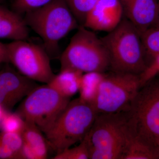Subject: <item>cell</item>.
I'll return each instance as SVG.
<instances>
[{
    "mask_svg": "<svg viewBox=\"0 0 159 159\" xmlns=\"http://www.w3.org/2000/svg\"><path fill=\"white\" fill-rule=\"evenodd\" d=\"M29 36L28 26L21 15L0 4V39L22 40Z\"/></svg>",
    "mask_w": 159,
    "mask_h": 159,
    "instance_id": "13",
    "label": "cell"
},
{
    "mask_svg": "<svg viewBox=\"0 0 159 159\" xmlns=\"http://www.w3.org/2000/svg\"><path fill=\"white\" fill-rule=\"evenodd\" d=\"M1 64H0V71H1Z\"/></svg>",
    "mask_w": 159,
    "mask_h": 159,
    "instance_id": "31",
    "label": "cell"
},
{
    "mask_svg": "<svg viewBox=\"0 0 159 159\" xmlns=\"http://www.w3.org/2000/svg\"><path fill=\"white\" fill-rule=\"evenodd\" d=\"M52 0H14L12 9L21 15L31 10L44 6Z\"/></svg>",
    "mask_w": 159,
    "mask_h": 159,
    "instance_id": "23",
    "label": "cell"
},
{
    "mask_svg": "<svg viewBox=\"0 0 159 159\" xmlns=\"http://www.w3.org/2000/svg\"><path fill=\"white\" fill-rule=\"evenodd\" d=\"M133 133L125 111L99 114L84 139L90 159H122Z\"/></svg>",
    "mask_w": 159,
    "mask_h": 159,
    "instance_id": "1",
    "label": "cell"
},
{
    "mask_svg": "<svg viewBox=\"0 0 159 159\" xmlns=\"http://www.w3.org/2000/svg\"><path fill=\"white\" fill-rule=\"evenodd\" d=\"M158 152H159V148H158Z\"/></svg>",
    "mask_w": 159,
    "mask_h": 159,
    "instance_id": "32",
    "label": "cell"
},
{
    "mask_svg": "<svg viewBox=\"0 0 159 159\" xmlns=\"http://www.w3.org/2000/svg\"><path fill=\"white\" fill-rule=\"evenodd\" d=\"M125 112L134 135L158 152L159 77L142 86Z\"/></svg>",
    "mask_w": 159,
    "mask_h": 159,
    "instance_id": "4",
    "label": "cell"
},
{
    "mask_svg": "<svg viewBox=\"0 0 159 159\" xmlns=\"http://www.w3.org/2000/svg\"><path fill=\"white\" fill-rule=\"evenodd\" d=\"M105 73L89 72L83 74L80 85V97L81 100L93 106L101 80Z\"/></svg>",
    "mask_w": 159,
    "mask_h": 159,
    "instance_id": "16",
    "label": "cell"
},
{
    "mask_svg": "<svg viewBox=\"0 0 159 159\" xmlns=\"http://www.w3.org/2000/svg\"><path fill=\"white\" fill-rule=\"evenodd\" d=\"M83 74L72 69L61 70L47 84L62 97L70 99L79 92Z\"/></svg>",
    "mask_w": 159,
    "mask_h": 159,
    "instance_id": "14",
    "label": "cell"
},
{
    "mask_svg": "<svg viewBox=\"0 0 159 159\" xmlns=\"http://www.w3.org/2000/svg\"><path fill=\"white\" fill-rule=\"evenodd\" d=\"M0 159H16V155L0 141Z\"/></svg>",
    "mask_w": 159,
    "mask_h": 159,
    "instance_id": "26",
    "label": "cell"
},
{
    "mask_svg": "<svg viewBox=\"0 0 159 159\" xmlns=\"http://www.w3.org/2000/svg\"><path fill=\"white\" fill-rule=\"evenodd\" d=\"M159 75V54L154 57L145 70L139 75L141 88Z\"/></svg>",
    "mask_w": 159,
    "mask_h": 159,
    "instance_id": "24",
    "label": "cell"
},
{
    "mask_svg": "<svg viewBox=\"0 0 159 159\" xmlns=\"http://www.w3.org/2000/svg\"><path fill=\"white\" fill-rule=\"evenodd\" d=\"M9 63L6 44L0 42V64Z\"/></svg>",
    "mask_w": 159,
    "mask_h": 159,
    "instance_id": "27",
    "label": "cell"
},
{
    "mask_svg": "<svg viewBox=\"0 0 159 159\" xmlns=\"http://www.w3.org/2000/svg\"><path fill=\"white\" fill-rule=\"evenodd\" d=\"M0 141L16 155V159L23 143L24 139L21 134L10 132L1 131Z\"/></svg>",
    "mask_w": 159,
    "mask_h": 159,
    "instance_id": "22",
    "label": "cell"
},
{
    "mask_svg": "<svg viewBox=\"0 0 159 159\" xmlns=\"http://www.w3.org/2000/svg\"><path fill=\"white\" fill-rule=\"evenodd\" d=\"M98 114L93 107L80 98L70 101L45 134L48 146L57 153L82 141Z\"/></svg>",
    "mask_w": 159,
    "mask_h": 159,
    "instance_id": "5",
    "label": "cell"
},
{
    "mask_svg": "<svg viewBox=\"0 0 159 159\" xmlns=\"http://www.w3.org/2000/svg\"><path fill=\"white\" fill-rule=\"evenodd\" d=\"M61 70L72 69L81 73H105L109 69L108 52L92 30L80 26L60 57Z\"/></svg>",
    "mask_w": 159,
    "mask_h": 159,
    "instance_id": "6",
    "label": "cell"
},
{
    "mask_svg": "<svg viewBox=\"0 0 159 159\" xmlns=\"http://www.w3.org/2000/svg\"><path fill=\"white\" fill-rule=\"evenodd\" d=\"M8 111L5 109L2 106L0 105V122L2 121V119L5 116V115L6 114V113L8 112Z\"/></svg>",
    "mask_w": 159,
    "mask_h": 159,
    "instance_id": "28",
    "label": "cell"
},
{
    "mask_svg": "<svg viewBox=\"0 0 159 159\" xmlns=\"http://www.w3.org/2000/svg\"><path fill=\"white\" fill-rule=\"evenodd\" d=\"M70 102V99L47 84L37 86L26 96L16 112L46 134Z\"/></svg>",
    "mask_w": 159,
    "mask_h": 159,
    "instance_id": "7",
    "label": "cell"
},
{
    "mask_svg": "<svg viewBox=\"0 0 159 159\" xmlns=\"http://www.w3.org/2000/svg\"><path fill=\"white\" fill-rule=\"evenodd\" d=\"M123 16L140 34L153 27L156 21L158 0H119Z\"/></svg>",
    "mask_w": 159,
    "mask_h": 159,
    "instance_id": "12",
    "label": "cell"
},
{
    "mask_svg": "<svg viewBox=\"0 0 159 159\" xmlns=\"http://www.w3.org/2000/svg\"><path fill=\"white\" fill-rule=\"evenodd\" d=\"M42 131L36 125L25 121V125L21 134L24 141L33 148L38 159H47L48 145Z\"/></svg>",
    "mask_w": 159,
    "mask_h": 159,
    "instance_id": "15",
    "label": "cell"
},
{
    "mask_svg": "<svg viewBox=\"0 0 159 159\" xmlns=\"http://www.w3.org/2000/svg\"><path fill=\"white\" fill-rule=\"evenodd\" d=\"M154 27H159V0H158V9L157 16L156 21Z\"/></svg>",
    "mask_w": 159,
    "mask_h": 159,
    "instance_id": "29",
    "label": "cell"
},
{
    "mask_svg": "<svg viewBox=\"0 0 159 159\" xmlns=\"http://www.w3.org/2000/svg\"><path fill=\"white\" fill-rule=\"evenodd\" d=\"M16 159H38L33 148L24 142L22 146L18 152Z\"/></svg>",
    "mask_w": 159,
    "mask_h": 159,
    "instance_id": "25",
    "label": "cell"
},
{
    "mask_svg": "<svg viewBox=\"0 0 159 159\" xmlns=\"http://www.w3.org/2000/svg\"><path fill=\"white\" fill-rule=\"evenodd\" d=\"M25 125V120L18 114L8 111L0 122V130L21 134Z\"/></svg>",
    "mask_w": 159,
    "mask_h": 159,
    "instance_id": "20",
    "label": "cell"
},
{
    "mask_svg": "<svg viewBox=\"0 0 159 159\" xmlns=\"http://www.w3.org/2000/svg\"><path fill=\"white\" fill-rule=\"evenodd\" d=\"M140 88L139 75L113 72L105 74L93 106L98 114L125 111Z\"/></svg>",
    "mask_w": 159,
    "mask_h": 159,
    "instance_id": "8",
    "label": "cell"
},
{
    "mask_svg": "<svg viewBox=\"0 0 159 159\" xmlns=\"http://www.w3.org/2000/svg\"><path fill=\"white\" fill-rule=\"evenodd\" d=\"M148 65L159 54V27H152L141 34Z\"/></svg>",
    "mask_w": 159,
    "mask_h": 159,
    "instance_id": "18",
    "label": "cell"
},
{
    "mask_svg": "<svg viewBox=\"0 0 159 159\" xmlns=\"http://www.w3.org/2000/svg\"><path fill=\"white\" fill-rule=\"evenodd\" d=\"M123 16L119 0H98L88 13L83 26L92 31L108 33L119 25Z\"/></svg>",
    "mask_w": 159,
    "mask_h": 159,
    "instance_id": "11",
    "label": "cell"
},
{
    "mask_svg": "<svg viewBox=\"0 0 159 159\" xmlns=\"http://www.w3.org/2000/svg\"><path fill=\"white\" fill-rule=\"evenodd\" d=\"M24 15L26 25L39 35L51 56L58 54L60 41L80 26L64 0H52Z\"/></svg>",
    "mask_w": 159,
    "mask_h": 159,
    "instance_id": "3",
    "label": "cell"
},
{
    "mask_svg": "<svg viewBox=\"0 0 159 159\" xmlns=\"http://www.w3.org/2000/svg\"><path fill=\"white\" fill-rule=\"evenodd\" d=\"M6 46L9 62L24 76L47 84L54 77L44 48L26 40L13 41Z\"/></svg>",
    "mask_w": 159,
    "mask_h": 159,
    "instance_id": "9",
    "label": "cell"
},
{
    "mask_svg": "<svg viewBox=\"0 0 159 159\" xmlns=\"http://www.w3.org/2000/svg\"><path fill=\"white\" fill-rule=\"evenodd\" d=\"M122 159H159V153L155 148L133 134Z\"/></svg>",
    "mask_w": 159,
    "mask_h": 159,
    "instance_id": "17",
    "label": "cell"
},
{
    "mask_svg": "<svg viewBox=\"0 0 159 159\" xmlns=\"http://www.w3.org/2000/svg\"><path fill=\"white\" fill-rule=\"evenodd\" d=\"M37 87L35 81L10 68L0 71V105L8 111Z\"/></svg>",
    "mask_w": 159,
    "mask_h": 159,
    "instance_id": "10",
    "label": "cell"
},
{
    "mask_svg": "<svg viewBox=\"0 0 159 159\" xmlns=\"http://www.w3.org/2000/svg\"><path fill=\"white\" fill-rule=\"evenodd\" d=\"M53 159H88L89 153L88 146L85 139H84L79 145L77 147L63 151L57 153Z\"/></svg>",
    "mask_w": 159,
    "mask_h": 159,
    "instance_id": "21",
    "label": "cell"
},
{
    "mask_svg": "<svg viewBox=\"0 0 159 159\" xmlns=\"http://www.w3.org/2000/svg\"><path fill=\"white\" fill-rule=\"evenodd\" d=\"M77 20L80 26H83L89 11L98 0H64Z\"/></svg>",
    "mask_w": 159,
    "mask_h": 159,
    "instance_id": "19",
    "label": "cell"
},
{
    "mask_svg": "<svg viewBox=\"0 0 159 159\" xmlns=\"http://www.w3.org/2000/svg\"><path fill=\"white\" fill-rule=\"evenodd\" d=\"M4 0H0V4H2Z\"/></svg>",
    "mask_w": 159,
    "mask_h": 159,
    "instance_id": "30",
    "label": "cell"
},
{
    "mask_svg": "<svg viewBox=\"0 0 159 159\" xmlns=\"http://www.w3.org/2000/svg\"><path fill=\"white\" fill-rule=\"evenodd\" d=\"M100 38L108 52L112 72L140 75L147 67L141 34L127 19Z\"/></svg>",
    "mask_w": 159,
    "mask_h": 159,
    "instance_id": "2",
    "label": "cell"
}]
</instances>
